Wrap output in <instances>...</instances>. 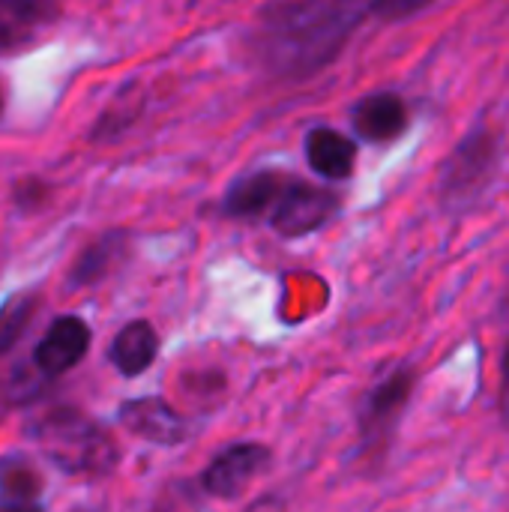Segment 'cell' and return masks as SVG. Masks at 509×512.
<instances>
[{
	"label": "cell",
	"instance_id": "cell-4",
	"mask_svg": "<svg viewBox=\"0 0 509 512\" xmlns=\"http://www.w3.org/2000/svg\"><path fill=\"white\" fill-rule=\"evenodd\" d=\"M498 162V141L492 132H474L468 135L459 150L447 159L444 165V174H441V192L447 201H468L480 186L483 180L492 174Z\"/></svg>",
	"mask_w": 509,
	"mask_h": 512
},
{
	"label": "cell",
	"instance_id": "cell-1",
	"mask_svg": "<svg viewBox=\"0 0 509 512\" xmlns=\"http://www.w3.org/2000/svg\"><path fill=\"white\" fill-rule=\"evenodd\" d=\"M369 6L357 3H279L264 9L261 54L285 75H312L327 66Z\"/></svg>",
	"mask_w": 509,
	"mask_h": 512
},
{
	"label": "cell",
	"instance_id": "cell-18",
	"mask_svg": "<svg viewBox=\"0 0 509 512\" xmlns=\"http://www.w3.org/2000/svg\"><path fill=\"white\" fill-rule=\"evenodd\" d=\"M15 42H18V33L12 30V24H6V21L0 18V54H3V51H9Z\"/></svg>",
	"mask_w": 509,
	"mask_h": 512
},
{
	"label": "cell",
	"instance_id": "cell-6",
	"mask_svg": "<svg viewBox=\"0 0 509 512\" xmlns=\"http://www.w3.org/2000/svg\"><path fill=\"white\" fill-rule=\"evenodd\" d=\"M414 390V369L411 366H396L387 378H381L369 396L363 399L360 408V429L366 438H378L384 432H390V426L396 423V417L405 411L408 399Z\"/></svg>",
	"mask_w": 509,
	"mask_h": 512
},
{
	"label": "cell",
	"instance_id": "cell-15",
	"mask_svg": "<svg viewBox=\"0 0 509 512\" xmlns=\"http://www.w3.org/2000/svg\"><path fill=\"white\" fill-rule=\"evenodd\" d=\"M33 315H36V297L30 294H18L0 309V354H6L21 339Z\"/></svg>",
	"mask_w": 509,
	"mask_h": 512
},
{
	"label": "cell",
	"instance_id": "cell-16",
	"mask_svg": "<svg viewBox=\"0 0 509 512\" xmlns=\"http://www.w3.org/2000/svg\"><path fill=\"white\" fill-rule=\"evenodd\" d=\"M420 9H423V3H405V0H387V3H372L369 6V12L384 15V18H405V15H414Z\"/></svg>",
	"mask_w": 509,
	"mask_h": 512
},
{
	"label": "cell",
	"instance_id": "cell-3",
	"mask_svg": "<svg viewBox=\"0 0 509 512\" xmlns=\"http://www.w3.org/2000/svg\"><path fill=\"white\" fill-rule=\"evenodd\" d=\"M336 210H339L336 192H330L324 186L303 183V180H288L282 186L279 198L273 201L270 225L282 237H303V234H312L315 228L327 225Z\"/></svg>",
	"mask_w": 509,
	"mask_h": 512
},
{
	"label": "cell",
	"instance_id": "cell-8",
	"mask_svg": "<svg viewBox=\"0 0 509 512\" xmlns=\"http://www.w3.org/2000/svg\"><path fill=\"white\" fill-rule=\"evenodd\" d=\"M87 348H90L87 324L81 318H75V315H63L48 327V333L36 345L33 363L45 375H63V372H69L72 366H78L84 360Z\"/></svg>",
	"mask_w": 509,
	"mask_h": 512
},
{
	"label": "cell",
	"instance_id": "cell-2",
	"mask_svg": "<svg viewBox=\"0 0 509 512\" xmlns=\"http://www.w3.org/2000/svg\"><path fill=\"white\" fill-rule=\"evenodd\" d=\"M30 441L72 477H105L117 468L114 438L78 408H51L27 426Z\"/></svg>",
	"mask_w": 509,
	"mask_h": 512
},
{
	"label": "cell",
	"instance_id": "cell-9",
	"mask_svg": "<svg viewBox=\"0 0 509 512\" xmlns=\"http://www.w3.org/2000/svg\"><path fill=\"white\" fill-rule=\"evenodd\" d=\"M408 108L396 93H372L354 108V129L360 138L384 144L405 132Z\"/></svg>",
	"mask_w": 509,
	"mask_h": 512
},
{
	"label": "cell",
	"instance_id": "cell-14",
	"mask_svg": "<svg viewBox=\"0 0 509 512\" xmlns=\"http://www.w3.org/2000/svg\"><path fill=\"white\" fill-rule=\"evenodd\" d=\"M39 492H42V477L27 459L9 456L0 462V495L3 501H9V507L30 504Z\"/></svg>",
	"mask_w": 509,
	"mask_h": 512
},
{
	"label": "cell",
	"instance_id": "cell-10",
	"mask_svg": "<svg viewBox=\"0 0 509 512\" xmlns=\"http://www.w3.org/2000/svg\"><path fill=\"white\" fill-rule=\"evenodd\" d=\"M306 159L327 180H345L357 162V144L336 129L318 126L306 135Z\"/></svg>",
	"mask_w": 509,
	"mask_h": 512
},
{
	"label": "cell",
	"instance_id": "cell-12",
	"mask_svg": "<svg viewBox=\"0 0 509 512\" xmlns=\"http://www.w3.org/2000/svg\"><path fill=\"white\" fill-rule=\"evenodd\" d=\"M288 180L276 171H258L243 177L240 183H234L222 201V213L231 219H252L258 213H264L282 192Z\"/></svg>",
	"mask_w": 509,
	"mask_h": 512
},
{
	"label": "cell",
	"instance_id": "cell-19",
	"mask_svg": "<svg viewBox=\"0 0 509 512\" xmlns=\"http://www.w3.org/2000/svg\"><path fill=\"white\" fill-rule=\"evenodd\" d=\"M0 512H42L39 507H33V504H15V507H3Z\"/></svg>",
	"mask_w": 509,
	"mask_h": 512
},
{
	"label": "cell",
	"instance_id": "cell-7",
	"mask_svg": "<svg viewBox=\"0 0 509 512\" xmlns=\"http://www.w3.org/2000/svg\"><path fill=\"white\" fill-rule=\"evenodd\" d=\"M120 423L135 435L159 447H174L186 441V420L156 396L147 399H132L120 405Z\"/></svg>",
	"mask_w": 509,
	"mask_h": 512
},
{
	"label": "cell",
	"instance_id": "cell-13",
	"mask_svg": "<svg viewBox=\"0 0 509 512\" xmlns=\"http://www.w3.org/2000/svg\"><path fill=\"white\" fill-rule=\"evenodd\" d=\"M126 255V237L123 234H105L96 243H90L78 258L75 267L69 273V285L75 288H87L99 279H105Z\"/></svg>",
	"mask_w": 509,
	"mask_h": 512
},
{
	"label": "cell",
	"instance_id": "cell-17",
	"mask_svg": "<svg viewBox=\"0 0 509 512\" xmlns=\"http://www.w3.org/2000/svg\"><path fill=\"white\" fill-rule=\"evenodd\" d=\"M501 420L509 429V348L507 357H504V387H501Z\"/></svg>",
	"mask_w": 509,
	"mask_h": 512
},
{
	"label": "cell",
	"instance_id": "cell-20",
	"mask_svg": "<svg viewBox=\"0 0 509 512\" xmlns=\"http://www.w3.org/2000/svg\"><path fill=\"white\" fill-rule=\"evenodd\" d=\"M0 105H3V96H0Z\"/></svg>",
	"mask_w": 509,
	"mask_h": 512
},
{
	"label": "cell",
	"instance_id": "cell-11",
	"mask_svg": "<svg viewBox=\"0 0 509 512\" xmlns=\"http://www.w3.org/2000/svg\"><path fill=\"white\" fill-rule=\"evenodd\" d=\"M156 354H159V336H156L153 324H147V321L126 324L114 336V342L108 348V357H111L114 369L123 372L126 378H135V375L147 372L153 366Z\"/></svg>",
	"mask_w": 509,
	"mask_h": 512
},
{
	"label": "cell",
	"instance_id": "cell-5",
	"mask_svg": "<svg viewBox=\"0 0 509 512\" xmlns=\"http://www.w3.org/2000/svg\"><path fill=\"white\" fill-rule=\"evenodd\" d=\"M270 462L267 447L261 444H234L222 450L204 471L201 486L213 498H237Z\"/></svg>",
	"mask_w": 509,
	"mask_h": 512
},
{
	"label": "cell",
	"instance_id": "cell-21",
	"mask_svg": "<svg viewBox=\"0 0 509 512\" xmlns=\"http://www.w3.org/2000/svg\"><path fill=\"white\" fill-rule=\"evenodd\" d=\"M78 512H84V510H78Z\"/></svg>",
	"mask_w": 509,
	"mask_h": 512
}]
</instances>
